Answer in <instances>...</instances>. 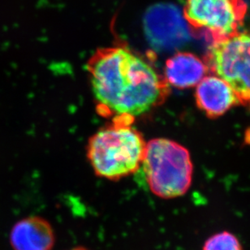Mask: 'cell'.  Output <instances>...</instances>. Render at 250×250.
Returning <instances> with one entry per match:
<instances>
[{
  "instance_id": "obj_11",
  "label": "cell",
  "mask_w": 250,
  "mask_h": 250,
  "mask_svg": "<svg viewBox=\"0 0 250 250\" xmlns=\"http://www.w3.org/2000/svg\"><path fill=\"white\" fill-rule=\"evenodd\" d=\"M88 250V249H86V248H84V247H81V246H80V247H77V248H73V249H72V250Z\"/></svg>"
},
{
  "instance_id": "obj_1",
  "label": "cell",
  "mask_w": 250,
  "mask_h": 250,
  "mask_svg": "<svg viewBox=\"0 0 250 250\" xmlns=\"http://www.w3.org/2000/svg\"><path fill=\"white\" fill-rule=\"evenodd\" d=\"M99 112L133 118L159 106L169 84L151 65L125 46L99 48L86 64Z\"/></svg>"
},
{
  "instance_id": "obj_8",
  "label": "cell",
  "mask_w": 250,
  "mask_h": 250,
  "mask_svg": "<svg viewBox=\"0 0 250 250\" xmlns=\"http://www.w3.org/2000/svg\"><path fill=\"white\" fill-rule=\"evenodd\" d=\"M10 244L13 250H52L56 245V233L46 219L27 217L12 228Z\"/></svg>"
},
{
  "instance_id": "obj_6",
  "label": "cell",
  "mask_w": 250,
  "mask_h": 250,
  "mask_svg": "<svg viewBox=\"0 0 250 250\" xmlns=\"http://www.w3.org/2000/svg\"><path fill=\"white\" fill-rule=\"evenodd\" d=\"M186 21L171 4H157L145 17V31L152 46L159 51H173L189 39Z\"/></svg>"
},
{
  "instance_id": "obj_5",
  "label": "cell",
  "mask_w": 250,
  "mask_h": 250,
  "mask_svg": "<svg viewBox=\"0 0 250 250\" xmlns=\"http://www.w3.org/2000/svg\"><path fill=\"white\" fill-rule=\"evenodd\" d=\"M247 12L245 0H186L183 16L191 29L216 42L241 30Z\"/></svg>"
},
{
  "instance_id": "obj_4",
  "label": "cell",
  "mask_w": 250,
  "mask_h": 250,
  "mask_svg": "<svg viewBox=\"0 0 250 250\" xmlns=\"http://www.w3.org/2000/svg\"><path fill=\"white\" fill-rule=\"evenodd\" d=\"M205 62L209 71L230 84L240 104L250 108V28L213 42Z\"/></svg>"
},
{
  "instance_id": "obj_2",
  "label": "cell",
  "mask_w": 250,
  "mask_h": 250,
  "mask_svg": "<svg viewBox=\"0 0 250 250\" xmlns=\"http://www.w3.org/2000/svg\"><path fill=\"white\" fill-rule=\"evenodd\" d=\"M146 144L141 132L118 121L93 135L87 157L97 176L119 181L142 167Z\"/></svg>"
},
{
  "instance_id": "obj_10",
  "label": "cell",
  "mask_w": 250,
  "mask_h": 250,
  "mask_svg": "<svg viewBox=\"0 0 250 250\" xmlns=\"http://www.w3.org/2000/svg\"><path fill=\"white\" fill-rule=\"evenodd\" d=\"M202 250H242L238 239L229 231H221L209 236Z\"/></svg>"
},
{
  "instance_id": "obj_3",
  "label": "cell",
  "mask_w": 250,
  "mask_h": 250,
  "mask_svg": "<svg viewBox=\"0 0 250 250\" xmlns=\"http://www.w3.org/2000/svg\"><path fill=\"white\" fill-rule=\"evenodd\" d=\"M142 167L149 189L160 198L181 197L191 186L193 167L189 152L171 140L147 142Z\"/></svg>"
},
{
  "instance_id": "obj_9",
  "label": "cell",
  "mask_w": 250,
  "mask_h": 250,
  "mask_svg": "<svg viewBox=\"0 0 250 250\" xmlns=\"http://www.w3.org/2000/svg\"><path fill=\"white\" fill-rule=\"evenodd\" d=\"M205 61L190 52H177L165 63V80L168 84L188 89L199 84L208 72Z\"/></svg>"
},
{
  "instance_id": "obj_7",
  "label": "cell",
  "mask_w": 250,
  "mask_h": 250,
  "mask_svg": "<svg viewBox=\"0 0 250 250\" xmlns=\"http://www.w3.org/2000/svg\"><path fill=\"white\" fill-rule=\"evenodd\" d=\"M197 106L210 118H216L240 104L236 93L228 82L215 75L207 76L197 85Z\"/></svg>"
}]
</instances>
